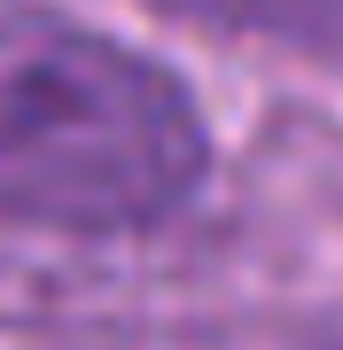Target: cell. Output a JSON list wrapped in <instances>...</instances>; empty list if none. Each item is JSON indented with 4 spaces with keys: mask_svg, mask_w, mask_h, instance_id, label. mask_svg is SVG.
<instances>
[{
    "mask_svg": "<svg viewBox=\"0 0 343 350\" xmlns=\"http://www.w3.org/2000/svg\"><path fill=\"white\" fill-rule=\"evenodd\" d=\"M211 172L188 86L47 0H0V226L133 234Z\"/></svg>",
    "mask_w": 343,
    "mask_h": 350,
    "instance_id": "1",
    "label": "cell"
},
{
    "mask_svg": "<svg viewBox=\"0 0 343 350\" xmlns=\"http://www.w3.org/2000/svg\"><path fill=\"white\" fill-rule=\"evenodd\" d=\"M172 16L218 24L234 39H266V47H296L320 63H343V0H156Z\"/></svg>",
    "mask_w": 343,
    "mask_h": 350,
    "instance_id": "2",
    "label": "cell"
},
{
    "mask_svg": "<svg viewBox=\"0 0 343 350\" xmlns=\"http://www.w3.org/2000/svg\"><path fill=\"white\" fill-rule=\"evenodd\" d=\"M328 350H343V335H335V342H328Z\"/></svg>",
    "mask_w": 343,
    "mask_h": 350,
    "instance_id": "3",
    "label": "cell"
}]
</instances>
